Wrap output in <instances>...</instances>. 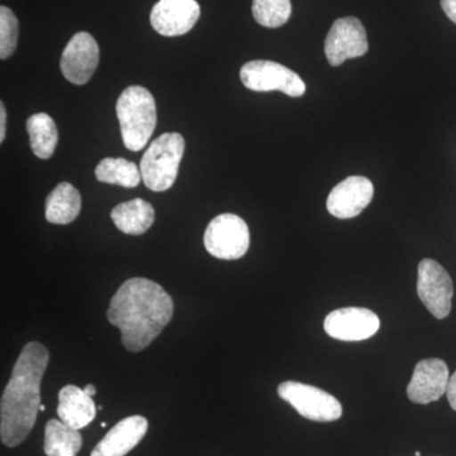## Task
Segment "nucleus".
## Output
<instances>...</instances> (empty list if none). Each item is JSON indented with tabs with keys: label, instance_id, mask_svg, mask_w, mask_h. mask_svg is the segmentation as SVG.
Here are the masks:
<instances>
[{
	"label": "nucleus",
	"instance_id": "f257e3e1",
	"mask_svg": "<svg viewBox=\"0 0 456 456\" xmlns=\"http://www.w3.org/2000/svg\"><path fill=\"white\" fill-rule=\"evenodd\" d=\"M174 301L160 284L131 278L119 287L107 311L108 321L119 329L126 350L139 353L170 322Z\"/></svg>",
	"mask_w": 456,
	"mask_h": 456
},
{
	"label": "nucleus",
	"instance_id": "f03ea898",
	"mask_svg": "<svg viewBox=\"0 0 456 456\" xmlns=\"http://www.w3.org/2000/svg\"><path fill=\"white\" fill-rule=\"evenodd\" d=\"M49 350L28 342L18 356L0 403V437L8 448L20 445L32 431L41 407V382Z\"/></svg>",
	"mask_w": 456,
	"mask_h": 456
},
{
	"label": "nucleus",
	"instance_id": "7ed1b4c3",
	"mask_svg": "<svg viewBox=\"0 0 456 456\" xmlns=\"http://www.w3.org/2000/svg\"><path fill=\"white\" fill-rule=\"evenodd\" d=\"M116 112L126 149L134 152L145 149L158 123L151 93L143 86H128L117 101Z\"/></svg>",
	"mask_w": 456,
	"mask_h": 456
},
{
	"label": "nucleus",
	"instance_id": "20e7f679",
	"mask_svg": "<svg viewBox=\"0 0 456 456\" xmlns=\"http://www.w3.org/2000/svg\"><path fill=\"white\" fill-rule=\"evenodd\" d=\"M184 150V137L178 132L161 134L152 141L140 163L145 187L152 191H165L173 187Z\"/></svg>",
	"mask_w": 456,
	"mask_h": 456
},
{
	"label": "nucleus",
	"instance_id": "39448f33",
	"mask_svg": "<svg viewBox=\"0 0 456 456\" xmlns=\"http://www.w3.org/2000/svg\"><path fill=\"white\" fill-rule=\"evenodd\" d=\"M204 246L217 259H241L250 248V231L241 217L224 213L213 218L207 227Z\"/></svg>",
	"mask_w": 456,
	"mask_h": 456
},
{
	"label": "nucleus",
	"instance_id": "423d86ee",
	"mask_svg": "<svg viewBox=\"0 0 456 456\" xmlns=\"http://www.w3.org/2000/svg\"><path fill=\"white\" fill-rule=\"evenodd\" d=\"M278 395L299 415L311 421L332 422L342 416V406L338 399L310 384L289 380L279 384Z\"/></svg>",
	"mask_w": 456,
	"mask_h": 456
},
{
	"label": "nucleus",
	"instance_id": "0eeeda50",
	"mask_svg": "<svg viewBox=\"0 0 456 456\" xmlns=\"http://www.w3.org/2000/svg\"><path fill=\"white\" fill-rule=\"evenodd\" d=\"M240 77L246 88L253 92L278 90L293 98L302 97L305 93V84L298 74L268 60L248 62L242 66Z\"/></svg>",
	"mask_w": 456,
	"mask_h": 456
},
{
	"label": "nucleus",
	"instance_id": "6e6552de",
	"mask_svg": "<svg viewBox=\"0 0 456 456\" xmlns=\"http://www.w3.org/2000/svg\"><path fill=\"white\" fill-rule=\"evenodd\" d=\"M417 294L432 316L439 320L449 316L454 285L448 272L437 261L425 259L419 264Z\"/></svg>",
	"mask_w": 456,
	"mask_h": 456
},
{
	"label": "nucleus",
	"instance_id": "1a4fd4ad",
	"mask_svg": "<svg viewBox=\"0 0 456 456\" xmlns=\"http://www.w3.org/2000/svg\"><path fill=\"white\" fill-rule=\"evenodd\" d=\"M367 31L358 18L345 17L336 20L327 35L325 53L330 65L344 64L347 59L368 53Z\"/></svg>",
	"mask_w": 456,
	"mask_h": 456
},
{
	"label": "nucleus",
	"instance_id": "9d476101",
	"mask_svg": "<svg viewBox=\"0 0 456 456\" xmlns=\"http://www.w3.org/2000/svg\"><path fill=\"white\" fill-rule=\"evenodd\" d=\"M99 64L97 41L88 32H79L66 45L60 69L66 80L84 86L92 79Z\"/></svg>",
	"mask_w": 456,
	"mask_h": 456
},
{
	"label": "nucleus",
	"instance_id": "9b49d317",
	"mask_svg": "<svg viewBox=\"0 0 456 456\" xmlns=\"http://www.w3.org/2000/svg\"><path fill=\"white\" fill-rule=\"evenodd\" d=\"M326 334L340 341H362L377 334L380 320L373 311L346 307L332 311L325 318Z\"/></svg>",
	"mask_w": 456,
	"mask_h": 456
},
{
	"label": "nucleus",
	"instance_id": "f8f14e48",
	"mask_svg": "<svg viewBox=\"0 0 456 456\" xmlns=\"http://www.w3.org/2000/svg\"><path fill=\"white\" fill-rule=\"evenodd\" d=\"M200 17L196 0H159L150 14V22L159 35L175 37L191 31Z\"/></svg>",
	"mask_w": 456,
	"mask_h": 456
},
{
	"label": "nucleus",
	"instance_id": "ddd939ff",
	"mask_svg": "<svg viewBox=\"0 0 456 456\" xmlns=\"http://www.w3.org/2000/svg\"><path fill=\"white\" fill-rule=\"evenodd\" d=\"M374 185L365 176H349L336 185L327 198V209L340 220L356 217L370 204Z\"/></svg>",
	"mask_w": 456,
	"mask_h": 456
},
{
	"label": "nucleus",
	"instance_id": "4468645a",
	"mask_svg": "<svg viewBox=\"0 0 456 456\" xmlns=\"http://www.w3.org/2000/svg\"><path fill=\"white\" fill-rule=\"evenodd\" d=\"M449 368L444 360L424 359L416 365L412 379L407 387V395L417 404L437 401L448 391Z\"/></svg>",
	"mask_w": 456,
	"mask_h": 456
},
{
	"label": "nucleus",
	"instance_id": "2eb2a0df",
	"mask_svg": "<svg viewBox=\"0 0 456 456\" xmlns=\"http://www.w3.org/2000/svg\"><path fill=\"white\" fill-rule=\"evenodd\" d=\"M149 430V422L145 417L131 416L123 419L110 428L90 456H125L136 448Z\"/></svg>",
	"mask_w": 456,
	"mask_h": 456
},
{
	"label": "nucleus",
	"instance_id": "dca6fc26",
	"mask_svg": "<svg viewBox=\"0 0 456 456\" xmlns=\"http://www.w3.org/2000/svg\"><path fill=\"white\" fill-rule=\"evenodd\" d=\"M59 419L74 430L86 428L95 419L97 407L90 395L77 386H65L59 392Z\"/></svg>",
	"mask_w": 456,
	"mask_h": 456
},
{
	"label": "nucleus",
	"instance_id": "f3484780",
	"mask_svg": "<svg viewBox=\"0 0 456 456\" xmlns=\"http://www.w3.org/2000/svg\"><path fill=\"white\" fill-rule=\"evenodd\" d=\"M110 218L126 235L140 236L154 224L155 209L146 200L136 198L114 207Z\"/></svg>",
	"mask_w": 456,
	"mask_h": 456
},
{
	"label": "nucleus",
	"instance_id": "a211bd4d",
	"mask_svg": "<svg viewBox=\"0 0 456 456\" xmlns=\"http://www.w3.org/2000/svg\"><path fill=\"white\" fill-rule=\"evenodd\" d=\"M82 209V196L70 183H60L49 194L45 217L53 224H69L77 220Z\"/></svg>",
	"mask_w": 456,
	"mask_h": 456
},
{
	"label": "nucleus",
	"instance_id": "6ab92c4d",
	"mask_svg": "<svg viewBox=\"0 0 456 456\" xmlns=\"http://www.w3.org/2000/svg\"><path fill=\"white\" fill-rule=\"evenodd\" d=\"M79 430L69 428L61 419H50L45 428L44 452L47 456H75L82 449Z\"/></svg>",
	"mask_w": 456,
	"mask_h": 456
},
{
	"label": "nucleus",
	"instance_id": "aec40b11",
	"mask_svg": "<svg viewBox=\"0 0 456 456\" xmlns=\"http://www.w3.org/2000/svg\"><path fill=\"white\" fill-rule=\"evenodd\" d=\"M27 132L32 152L42 160H47L55 152L59 134L56 123L46 113H36L27 119Z\"/></svg>",
	"mask_w": 456,
	"mask_h": 456
},
{
	"label": "nucleus",
	"instance_id": "412c9836",
	"mask_svg": "<svg viewBox=\"0 0 456 456\" xmlns=\"http://www.w3.org/2000/svg\"><path fill=\"white\" fill-rule=\"evenodd\" d=\"M95 176L101 183L123 188L139 187L142 175L140 167L123 158L103 159L95 167Z\"/></svg>",
	"mask_w": 456,
	"mask_h": 456
},
{
	"label": "nucleus",
	"instance_id": "4be33fe9",
	"mask_svg": "<svg viewBox=\"0 0 456 456\" xmlns=\"http://www.w3.org/2000/svg\"><path fill=\"white\" fill-rule=\"evenodd\" d=\"M253 16L260 26L278 28L292 16L290 0H254Z\"/></svg>",
	"mask_w": 456,
	"mask_h": 456
},
{
	"label": "nucleus",
	"instance_id": "5701e85b",
	"mask_svg": "<svg viewBox=\"0 0 456 456\" xmlns=\"http://www.w3.org/2000/svg\"><path fill=\"white\" fill-rule=\"evenodd\" d=\"M18 40V20L8 7H0V59L13 55Z\"/></svg>",
	"mask_w": 456,
	"mask_h": 456
},
{
	"label": "nucleus",
	"instance_id": "b1692460",
	"mask_svg": "<svg viewBox=\"0 0 456 456\" xmlns=\"http://www.w3.org/2000/svg\"><path fill=\"white\" fill-rule=\"evenodd\" d=\"M446 395H448L450 406L456 411V371L450 377Z\"/></svg>",
	"mask_w": 456,
	"mask_h": 456
},
{
	"label": "nucleus",
	"instance_id": "393cba45",
	"mask_svg": "<svg viewBox=\"0 0 456 456\" xmlns=\"http://www.w3.org/2000/svg\"><path fill=\"white\" fill-rule=\"evenodd\" d=\"M441 7L445 12L446 16L456 23V0H441Z\"/></svg>",
	"mask_w": 456,
	"mask_h": 456
},
{
	"label": "nucleus",
	"instance_id": "a878e982",
	"mask_svg": "<svg viewBox=\"0 0 456 456\" xmlns=\"http://www.w3.org/2000/svg\"><path fill=\"white\" fill-rule=\"evenodd\" d=\"M5 126H7V112H5L4 103H0V142L5 139Z\"/></svg>",
	"mask_w": 456,
	"mask_h": 456
},
{
	"label": "nucleus",
	"instance_id": "bb28decb",
	"mask_svg": "<svg viewBox=\"0 0 456 456\" xmlns=\"http://www.w3.org/2000/svg\"><path fill=\"white\" fill-rule=\"evenodd\" d=\"M84 392L90 395V397H93V395H95V393H97V389H95V387L93 386V384H86V388H84Z\"/></svg>",
	"mask_w": 456,
	"mask_h": 456
},
{
	"label": "nucleus",
	"instance_id": "cd10ccee",
	"mask_svg": "<svg viewBox=\"0 0 456 456\" xmlns=\"http://www.w3.org/2000/svg\"><path fill=\"white\" fill-rule=\"evenodd\" d=\"M415 455H416V456H421V452H416V454H415Z\"/></svg>",
	"mask_w": 456,
	"mask_h": 456
},
{
	"label": "nucleus",
	"instance_id": "c85d7f7f",
	"mask_svg": "<svg viewBox=\"0 0 456 456\" xmlns=\"http://www.w3.org/2000/svg\"><path fill=\"white\" fill-rule=\"evenodd\" d=\"M40 411H45V406H42V404H41V407H40Z\"/></svg>",
	"mask_w": 456,
	"mask_h": 456
}]
</instances>
